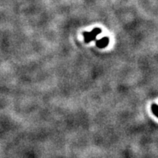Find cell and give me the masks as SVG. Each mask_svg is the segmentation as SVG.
Returning a JSON list of instances; mask_svg holds the SVG:
<instances>
[{"instance_id":"2","label":"cell","mask_w":158,"mask_h":158,"mask_svg":"<svg viewBox=\"0 0 158 158\" xmlns=\"http://www.w3.org/2000/svg\"><path fill=\"white\" fill-rule=\"evenodd\" d=\"M108 43H109V39L108 37H103L100 40H96V45L99 48H105L108 45Z\"/></svg>"},{"instance_id":"1","label":"cell","mask_w":158,"mask_h":158,"mask_svg":"<svg viewBox=\"0 0 158 158\" xmlns=\"http://www.w3.org/2000/svg\"><path fill=\"white\" fill-rule=\"evenodd\" d=\"M101 32H102V31H101L100 28H94L91 31H84L83 33L84 41L87 44L92 42V41H94V40H96L97 35H100Z\"/></svg>"},{"instance_id":"3","label":"cell","mask_w":158,"mask_h":158,"mask_svg":"<svg viewBox=\"0 0 158 158\" xmlns=\"http://www.w3.org/2000/svg\"><path fill=\"white\" fill-rule=\"evenodd\" d=\"M151 109H152V113H153V114H154L155 116H156V117L158 118V105L157 104H152Z\"/></svg>"}]
</instances>
